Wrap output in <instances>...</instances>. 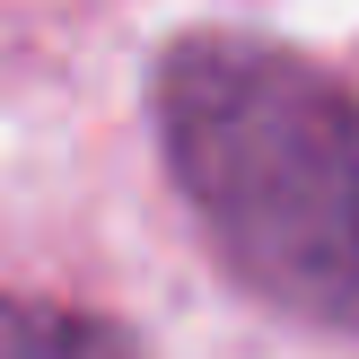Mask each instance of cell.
<instances>
[{
	"label": "cell",
	"instance_id": "cell-1",
	"mask_svg": "<svg viewBox=\"0 0 359 359\" xmlns=\"http://www.w3.org/2000/svg\"><path fill=\"white\" fill-rule=\"evenodd\" d=\"M149 97L219 263L272 307L359 333V88L280 44L193 35Z\"/></svg>",
	"mask_w": 359,
	"mask_h": 359
},
{
	"label": "cell",
	"instance_id": "cell-2",
	"mask_svg": "<svg viewBox=\"0 0 359 359\" xmlns=\"http://www.w3.org/2000/svg\"><path fill=\"white\" fill-rule=\"evenodd\" d=\"M0 359H132V342L114 325H97V316L0 298Z\"/></svg>",
	"mask_w": 359,
	"mask_h": 359
}]
</instances>
